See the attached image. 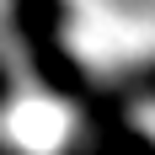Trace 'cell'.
Returning <instances> with one entry per match:
<instances>
[{
  "mask_svg": "<svg viewBox=\"0 0 155 155\" xmlns=\"http://www.w3.org/2000/svg\"><path fill=\"white\" fill-rule=\"evenodd\" d=\"M5 38H11L21 75L59 107H75L96 86L75 48H70V0H5Z\"/></svg>",
  "mask_w": 155,
  "mask_h": 155,
  "instance_id": "obj_1",
  "label": "cell"
},
{
  "mask_svg": "<svg viewBox=\"0 0 155 155\" xmlns=\"http://www.w3.org/2000/svg\"><path fill=\"white\" fill-rule=\"evenodd\" d=\"M59 155H155V134L139 123H112V128H75Z\"/></svg>",
  "mask_w": 155,
  "mask_h": 155,
  "instance_id": "obj_2",
  "label": "cell"
},
{
  "mask_svg": "<svg viewBox=\"0 0 155 155\" xmlns=\"http://www.w3.org/2000/svg\"><path fill=\"white\" fill-rule=\"evenodd\" d=\"M118 86L128 91V102H150V107H155V59L128 64L123 75H118Z\"/></svg>",
  "mask_w": 155,
  "mask_h": 155,
  "instance_id": "obj_3",
  "label": "cell"
},
{
  "mask_svg": "<svg viewBox=\"0 0 155 155\" xmlns=\"http://www.w3.org/2000/svg\"><path fill=\"white\" fill-rule=\"evenodd\" d=\"M16 91H21V59H16L11 43L0 38V112L16 107Z\"/></svg>",
  "mask_w": 155,
  "mask_h": 155,
  "instance_id": "obj_4",
  "label": "cell"
},
{
  "mask_svg": "<svg viewBox=\"0 0 155 155\" xmlns=\"http://www.w3.org/2000/svg\"><path fill=\"white\" fill-rule=\"evenodd\" d=\"M0 155H27V150H21L16 139H5V134H0Z\"/></svg>",
  "mask_w": 155,
  "mask_h": 155,
  "instance_id": "obj_5",
  "label": "cell"
}]
</instances>
